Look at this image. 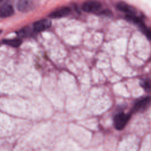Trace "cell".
<instances>
[{
  "mask_svg": "<svg viewBox=\"0 0 151 151\" xmlns=\"http://www.w3.org/2000/svg\"><path fill=\"white\" fill-rule=\"evenodd\" d=\"M142 86L147 91H151V80L144 81L142 83Z\"/></svg>",
  "mask_w": 151,
  "mask_h": 151,
  "instance_id": "cell-10",
  "label": "cell"
},
{
  "mask_svg": "<svg viewBox=\"0 0 151 151\" xmlns=\"http://www.w3.org/2000/svg\"><path fill=\"white\" fill-rule=\"evenodd\" d=\"M4 44H5L8 45L13 47H19L22 41L20 39H11V40H5L3 41Z\"/></svg>",
  "mask_w": 151,
  "mask_h": 151,
  "instance_id": "cell-9",
  "label": "cell"
},
{
  "mask_svg": "<svg viewBox=\"0 0 151 151\" xmlns=\"http://www.w3.org/2000/svg\"><path fill=\"white\" fill-rule=\"evenodd\" d=\"M14 10L10 4H4L0 6V17L6 18L11 17L14 14Z\"/></svg>",
  "mask_w": 151,
  "mask_h": 151,
  "instance_id": "cell-7",
  "label": "cell"
},
{
  "mask_svg": "<svg viewBox=\"0 0 151 151\" xmlns=\"http://www.w3.org/2000/svg\"><path fill=\"white\" fill-rule=\"evenodd\" d=\"M142 31L144 32V34L146 35L147 38L151 41V27L150 28L146 27Z\"/></svg>",
  "mask_w": 151,
  "mask_h": 151,
  "instance_id": "cell-11",
  "label": "cell"
},
{
  "mask_svg": "<svg viewBox=\"0 0 151 151\" xmlns=\"http://www.w3.org/2000/svg\"><path fill=\"white\" fill-rule=\"evenodd\" d=\"M71 12V9L68 7H61L52 12L49 17L51 18H60L67 16Z\"/></svg>",
  "mask_w": 151,
  "mask_h": 151,
  "instance_id": "cell-4",
  "label": "cell"
},
{
  "mask_svg": "<svg viewBox=\"0 0 151 151\" xmlns=\"http://www.w3.org/2000/svg\"><path fill=\"white\" fill-rule=\"evenodd\" d=\"M130 117V114L120 113L116 114L114 118V124L115 128L117 130L123 129L129 122Z\"/></svg>",
  "mask_w": 151,
  "mask_h": 151,
  "instance_id": "cell-1",
  "label": "cell"
},
{
  "mask_svg": "<svg viewBox=\"0 0 151 151\" xmlns=\"http://www.w3.org/2000/svg\"><path fill=\"white\" fill-rule=\"evenodd\" d=\"M3 1H4V0H0V3H1V2Z\"/></svg>",
  "mask_w": 151,
  "mask_h": 151,
  "instance_id": "cell-12",
  "label": "cell"
},
{
  "mask_svg": "<svg viewBox=\"0 0 151 151\" xmlns=\"http://www.w3.org/2000/svg\"><path fill=\"white\" fill-rule=\"evenodd\" d=\"M101 8V4L97 0H88L82 5V9L87 12H96Z\"/></svg>",
  "mask_w": 151,
  "mask_h": 151,
  "instance_id": "cell-2",
  "label": "cell"
},
{
  "mask_svg": "<svg viewBox=\"0 0 151 151\" xmlns=\"http://www.w3.org/2000/svg\"><path fill=\"white\" fill-rule=\"evenodd\" d=\"M31 7L30 2L28 0H19L17 4V9L21 12H26Z\"/></svg>",
  "mask_w": 151,
  "mask_h": 151,
  "instance_id": "cell-8",
  "label": "cell"
},
{
  "mask_svg": "<svg viewBox=\"0 0 151 151\" xmlns=\"http://www.w3.org/2000/svg\"><path fill=\"white\" fill-rule=\"evenodd\" d=\"M117 8L119 10L126 13V15H136V9L133 7L123 2H119L117 4Z\"/></svg>",
  "mask_w": 151,
  "mask_h": 151,
  "instance_id": "cell-6",
  "label": "cell"
},
{
  "mask_svg": "<svg viewBox=\"0 0 151 151\" xmlns=\"http://www.w3.org/2000/svg\"><path fill=\"white\" fill-rule=\"evenodd\" d=\"M1 31H0V34H1Z\"/></svg>",
  "mask_w": 151,
  "mask_h": 151,
  "instance_id": "cell-13",
  "label": "cell"
},
{
  "mask_svg": "<svg viewBox=\"0 0 151 151\" xmlns=\"http://www.w3.org/2000/svg\"><path fill=\"white\" fill-rule=\"evenodd\" d=\"M51 26V21L47 19L37 21L34 24V30L35 32H41L48 28Z\"/></svg>",
  "mask_w": 151,
  "mask_h": 151,
  "instance_id": "cell-5",
  "label": "cell"
},
{
  "mask_svg": "<svg viewBox=\"0 0 151 151\" xmlns=\"http://www.w3.org/2000/svg\"><path fill=\"white\" fill-rule=\"evenodd\" d=\"M151 103V97H146L135 103L133 107V112H138L143 111L146 109Z\"/></svg>",
  "mask_w": 151,
  "mask_h": 151,
  "instance_id": "cell-3",
  "label": "cell"
}]
</instances>
